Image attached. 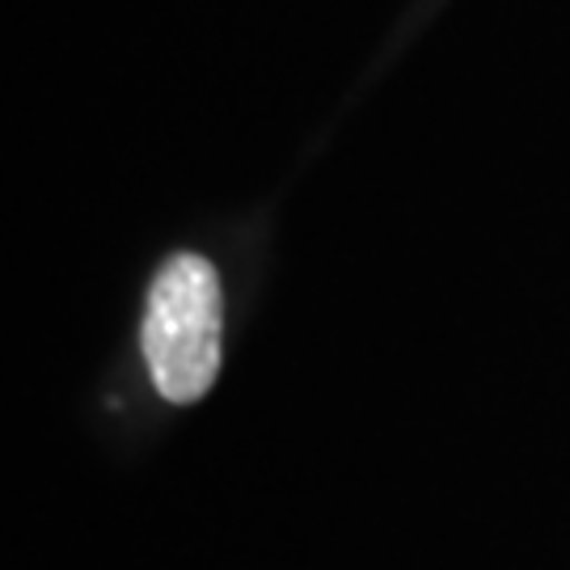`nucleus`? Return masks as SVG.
<instances>
[{"label":"nucleus","instance_id":"nucleus-1","mask_svg":"<svg viewBox=\"0 0 570 570\" xmlns=\"http://www.w3.org/2000/svg\"><path fill=\"white\" fill-rule=\"evenodd\" d=\"M220 279L212 263L199 254H174L148 287L140 326L144 364L161 397H204L220 372Z\"/></svg>","mask_w":570,"mask_h":570}]
</instances>
